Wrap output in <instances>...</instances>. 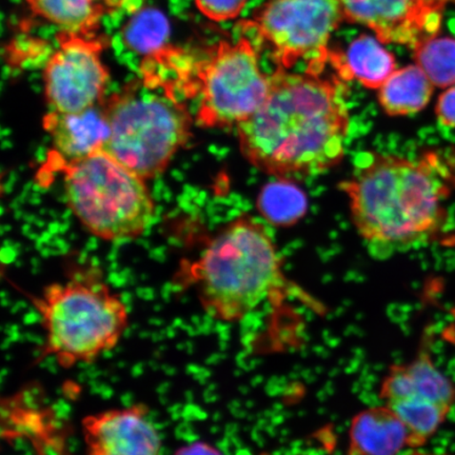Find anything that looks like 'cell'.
I'll return each mask as SVG.
<instances>
[{"label":"cell","mask_w":455,"mask_h":455,"mask_svg":"<svg viewBox=\"0 0 455 455\" xmlns=\"http://www.w3.org/2000/svg\"><path fill=\"white\" fill-rule=\"evenodd\" d=\"M264 105L236 130L243 156L263 172L313 176L345 153L349 111L340 78L277 69Z\"/></svg>","instance_id":"1"},{"label":"cell","mask_w":455,"mask_h":455,"mask_svg":"<svg viewBox=\"0 0 455 455\" xmlns=\"http://www.w3.org/2000/svg\"><path fill=\"white\" fill-rule=\"evenodd\" d=\"M454 186L453 163L436 151L417 159L363 153L339 185L357 232L383 248L411 247L439 235Z\"/></svg>","instance_id":"2"},{"label":"cell","mask_w":455,"mask_h":455,"mask_svg":"<svg viewBox=\"0 0 455 455\" xmlns=\"http://www.w3.org/2000/svg\"><path fill=\"white\" fill-rule=\"evenodd\" d=\"M174 281L195 290L204 311L224 323L243 320L288 287L268 233L244 215L212 238L196 260L186 261Z\"/></svg>","instance_id":"3"},{"label":"cell","mask_w":455,"mask_h":455,"mask_svg":"<svg viewBox=\"0 0 455 455\" xmlns=\"http://www.w3.org/2000/svg\"><path fill=\"white\" fill-rule=\"evenodd\" d=\"M44 330L39 358L70 369L116 349L130 323L128 306L100 272L77 270L31 298Z\"/></svg>","instance_id":"4"},{"label":"cell","mask_w":455,"mask_h":455,"mask_svg":"<svg viewBox=\"0 0 455 455\" xmlns=\"http://www.w3.org/2000/svg\"><path fill=\"white\" fill-rule=\"evenodd\" d=\"M168 85L183 100H196V123L209 129L237 128L264 105L270 79L246 36L220 42L202 56L171 47L164 56Z\"/></svg>","instance_id":"5"},{"label":"cell","mask_w":455,"mask_h":455,"mask_svg":"<svg viewBox=\"0 0 455 455\" xmlns=\"http://www.w3.org/2000/svg\"><path fill=\"white\" fill-rule=\"evenodd\" d=\"M110 134L106 150L145 180L167 170L192 138L187 102L134 79L104 100Z\"/></svg>","instance_id":"6"},{"label":"cell","mask_w":455,"mask_h":455,"mask_svg":"<svg viewBox=\"0 0 455 455\" xmlns=\"http://www.w3.org/2000/svg\"><path fill=\"white\" fill-rule=\"evenodd\" d=\"M64 181L68 206L91 235L134 240L152 224L156 203L144 179L106 149L77 161L51 156Z\"/></svg>","instance_id":"7"},{"label":"cell","mask_w":455,"mask_h":455,"mask_svg":"<svg viewBox=\"0 0 455 455\" xmlns=\"http://www.w3.org/2000/svg\"><path fill=\"white\" fill-rule=\"evenodd\" d=\"M344 20L339 0H269L242 28L270 48L277 67L288 70L305 60L306 73L322 76L329 39Z\"/></svg>","instance_id":"8"},{"label":"cell","mask_w":455,"mask_h":455,"mask_svg":"<svg viewBox=\"0 0 455 455\" xmlns=\"http://www.w3.org/2000/svg\"><path fill=\"white\" fill-rule=\"evenodd\" d=\"M57 49L45 60L43 81L50 111L77 112L105 100L110 73L102 61L109 47L107 36H85L59 31Z\"/></svg>","instance_id":"9"},{"label":"cell","mask_w":455,"mask_h":455,"mask_svg":"<svg viewBox=\"0 0 455 455\" xmlns=\"http://www.w3.org/2000/svg\"><path fill=\"white\" fill-rule=\"evenodd\" d=\"M82 431L87 455H162V435L146 403L89 414Z\"/></svg>","instance_id":"10"},{"label":"cell","mask_w":455,"mask_h":455,"mask_svg":"<svg viewBox=\"0 0 455 455\" xmlns=\"http://www.w3.org/2000/svg\"><path fill=\"white\" fill-rule=\"evenodd\" d=\"M347 21L365 26L384 44L414 50L437 36L443 16L430 12L420 0H339Z\"/></svg>","instance_id":"11"},{"label":"cell","mask_w":455,"mask_h":455,"mask_svg":"<svg viewBox=\"0 0 455 455\" xmlns=\"http://www.w3.org/2000/svg\"><path fill=\"white\" fill-rule=\"evenodd\" d=\"M43 127L52 141L51 156L67 162L106 149L110 134L104 101L83 111H49Z\"/></svg>","instance_id":"12"},{"label":"cell","mask_w":455,"mask_h":455,"mask_svg":"<svg viewBox=\"0 0 455 455\" xmlns=\"http://www.w3.org/2000/svg\"><path fill=\"white\" fill-rule=\"evenodd\" d=\"M379 398L385 403L419 398L451 409L455 387L435 365L428 352L420 350L411 363L392 365L380 383Z\"/></svg>","instance_id":"13"},{"label":"cell","mask_w":455,"mask_h":455,"mask_svg":"<svg viewBox=\"0 0 455 455\" xmlns=\"http://www.w3.org/2000/svg\"><path fill=\"white\" fill-rule=\"evenodd\" d=\"M409 431L388 406L366 409L352 419L346 455H397L409 447Z\"/></svg>","instance_id":"14"},{"label":"cell","mask_w":455,"mask_h":455,"mask_svg":"<svg viewBox=\"0 0 455 455\" xmlns=\"http://www.w3.org/2000/svg\"><path fill=\"white\" fill-rule=\"evenodd\" d=\"M379 39L358 36L346 53L330 52L329 61L338 70L339 78L356 79L369 89H379L396 69L395 57L387 51Z\"/></svg>","instance_id":"15"},{"label":"cell","mask_w":455,"mask_h":455,"mask_svg":"<svg viewBox=\"0 0 455 455\" xmlns=\"http://www.w3.org/2000/svg\"><path fill=\"white\" fill-rule=\"evenodd\" d=\"M435 85L418 65L407 66L391 74L379 88L380 106L390 116H412L425 109Z\"/></svg>","instance_id":"16"},{"label":"cell","mask_w":455,"mask_h":455,"mask_svg":"<svg viewBox=\"0 0 455 455\" xmlns=\"http://www.w3.org/2000/svg\"><path fill=\"white\" fill-rule=\"evenodd\" d=\"M28 9L60 31L98 36L102 16L109 11L101 0H25Z\"/></svg>","instance_id":"17"},{"label":"cell","mask_w":455,"mask_h":455,"mask_svg":"<svg viewBox=\"0 0 455 455\" xmlns=\"http://www.w3.org/2000/svg\"><path fill=\"white\" fill-rule=\"evenodd\" d=\"M132 14L122 32L124 43L131 51L148 57L167 47L170 24L162 11L140 8Z\"/></svg>","instance_id":"18"},{"label":"cell","mask_w":455,"mask_h":455,"mask_svg":"<svg viewBox=\"0 0 455 455\" xmlns=\"http://www.w3.org/2000/svg\"><path fill=\"white\" fill-rule=\"evenodd\" d=\"M402 419L409 431V448L425 445L445 423L451 409L419 398H403L386 403Z\"/></svg>","instance_id":"19"},{"label":"cell","mask_w":455,"mask_h":455,"mask_svg":"<svg viewBox=\"0 0 455 455\" xmlns=\"http://www.w3.org/2000/svg\"><path fill=\"white\" fill-rule=\"evenodd\" d=\"M259 209L273 225L291 226L305 215L307 199L299 187L282 179L261 190Z\"/></svg>","instance_id":"20"},{"label":"cell","mask_w":455,"mask_h":455,"mask_svg":"<svg viewBox=\"0 0 455 455\" xmlns=\"http://www.w3.org/2000/svg\"><path fill=\"white\" fill-rule=\"evenodd\" d=\"M413 51L415 65L435 87L447 89L455 84V38L436 36Z\"/></svg>","instance_id":"21"},{"label":"cell","mask_w":455,"mask_h":455,"mask_svg":"<svg viewBox=\"0 0 455 455\" xmlns=\"http://www.w3.org/2000/svg\"><path fill=\"white\" fill-rule=\"evenodd\" d=\"M199 12L213 21H229L237 19L248 0H195Z\"/></svg>","instance_id":"22"},{"label":"cell","mask_w":455,"mask_h":455,"mask_svg":"<svg viewBox=\"0 0 455 455\" xmlns=\"http://www.w3.org/2000/svg\"><path fill=\"white\" fill-rule=\"evenodd\" d=\"M435 113L443 126L455 129V84L447 88L437 100Z\"/></svg>","instance_id":"23"},{"label":"cell","mask_w":455,"mask_h":455,"mask_svg":"<svg viewBox=\"0 0 455 455\" xmlns=\"http://www.w3.org/2000/svg\"><path fill=\"white\" fill-rule=\"evenodd\" d=\"M174 455H224L218 447L207 442L197 441L180 447Z\"/></svg>","instance_id":"24"},{"label":"cell","mask_w":455,"mask_h":455,"mask_svg":"<svg viewBox=\"0 0 455 455\" xmlns=\"http://www.w3.org/2000/svg\"><path fill=\"white\" fill-rule=\"evenodd\" d=\"M109 13L116 11H128L129 13H134L140 9L142 0H101Z\"/></svg>","instance_id":"25"},{"label":"cell","mask_w":455,"mask_h":455,"mask_svg":"<svg viewBox=\"0 0 455 455\" xmlns=\"http://www.w3.org/2000/svg\"><path fill=\"white\" fill-rule=\"evenodd\" d=\"M430 12L443 16V9L449 4H455V0H420Z\"/></svg>","instance_id":"26"}]
</instances>
